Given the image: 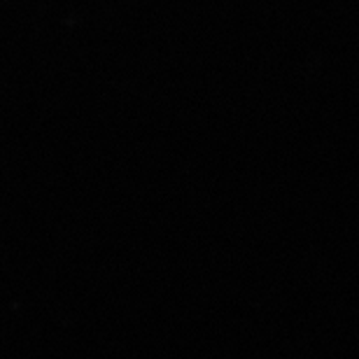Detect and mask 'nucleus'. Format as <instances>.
<instances>
[]
</instances>
